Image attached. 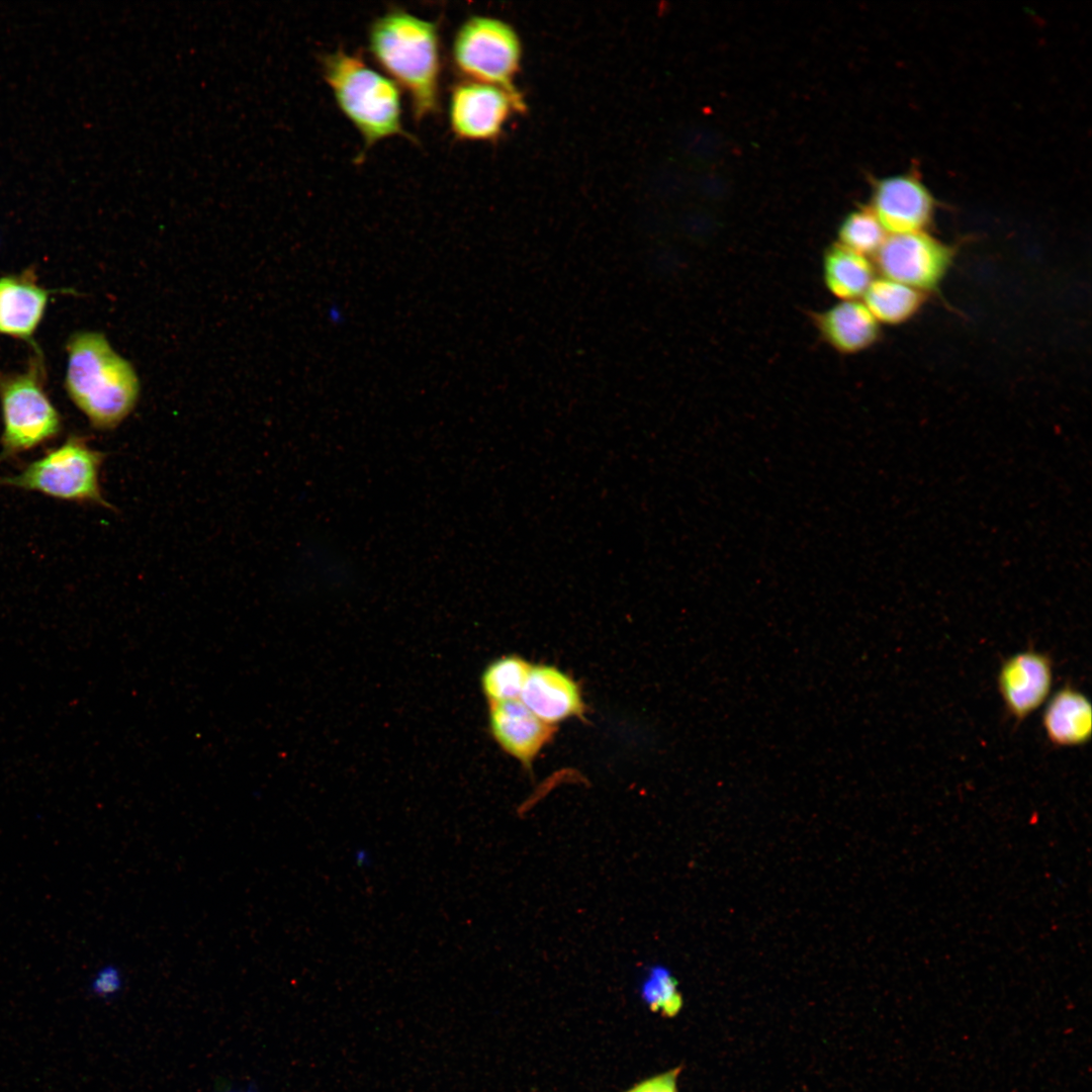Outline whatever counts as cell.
Returning <instances> with one entry per match:
<instances>
[{
	"mask_svg": "<svg viewBox=\"0 0 1092 1092\" xmlns=\"http://www.w3.org/2000/svg\"><path fill=\"white\" fill-rule=\"evenodd\" d=\"M368 46L375 62L407 93L416 119L438 112L441 56L436 23L393 10L373 22Z\"/></svg>",
	"mask_w": 1092,
	"mask_h": 1092,
	"instance_id": "cell-2",
	"label": "cell"
},
{
	"mask_svg": "<svg viewBox=\"0 0 1092 1092\" xmlns=\"http://www.w3.org/2000/svg\"><path fill=\"white\" fill-rule=\"evenodd\" d=\"M124 978L121 969L113 964L108 963L101 966L89 982V992L91 995L108 1000L119 994L123 988Z\"/></svg>",
	"mask_w": 1092,
	"mask_h": 1092,
	"instance_id": "cell-21",
	"label": "cell"
},
{
	"mask_svg": "<svg viewBox=\"0 0 1092 1092\" xmlns=\"http://www.w3.org/2000/svg\"><path fill=\"white\" fill-rule=\"evenodd\" d=\"M522 56L520 38L507 22L472 16L456 31L452 43L455 68L470 81L515 89L513 80Z\"/></svg>",
	"mask_w": 1092,
	"mask_h": 1092,
	"instance_id": "cell-5",
	"label": "cell"
},
{
	"mask_svg": "<svg viewBox=\"0 0 1092 1092\" xmlns=\"http://www.w3.org/2000/svg\"><path fill=\"white\" fill-rule=\"evenodd\" d=\"M520 700L538 718L555 723L569 718H583L585 705L578 685L559 668L532 665Z\"/></svg>",
	"mask_w": 1092,
	"mask_h": 1092,
	"instance_id": "cell-12",
	"label": "cell"
},
{
	"mask_svg": "<svg viewBox=\"0 0 1092 1092\" xmlns=\"http://www.w3.org/2000/svg\"><path fill=\"white\" fill-rule=\"evenodd\" d=\"M872 210L890 235L924 232L933 217L934 200L918 178L898 175L877 185Z\"/></svg>",
	"mask_w": 1092,
	"mask_h": 1092,
	"instance_id": "cell-10",
	"label": "cell"
},
{
	"mask_svg": "<svg viewBox=\"0 0 1092 1092\" xmlns=\"http://www.w3.org/2000/svg\"><path fill=\"white\" fill-rule=\"evenodd\" d=\"M1054 680L1049 655L1032 649L1007 657L997 674V686L1009 714L1021 721L1036 711L1049 698Z\"/></svg>",
	"mask_w": 1092,
	"mask_h": 1092,
	"instance_id": "cell-9",
	"label": "cell"
},
{
	"mask_svg": "<svg viewBox=\"0 0 1092 1092\" xmlns=\"http://www.w3.org/2000/svg\"><path fill=\"white\" fill-rule=\"evenodd\" d=\"M323 73L339 108L366 147L393 135L407 136L401 123L400 93L390 78L344 50L324 57Z\"/></svg>",
	"mask_w": 1092,
	"mask_h": 1092,
	"instance_id": "cell-3",
	"label": "cell"
},
{
	"mask_svg": "<svg viewBox=\"0 0 1092 1092\" xmlns=\"http://www.w3.org/2000/svg\"><path fill=\"white\" fill-rule=\"evenodd\" d=\"M523 107L516 89L475 81L455 84L449 98V122L453 133L467 141L497 138L511 114Z\"/></svg>",
	"mask_w": 1092,
	"mask_h": 1092,
	"instance_id": "cell-8",
	"label": "cell"
},
{
	"mask_svg": "<svg viewBox=\"0 0 1092 1092\" xmlns=\"http://www.w3.org/2000/svg\"><path fill=\"white\" fill-rule=\"evenodd\" d=\"M680 1070V1067H676L665 1073L645 1079L626 1092H677L676 1080Z\"/></svg>",
	"mask_w": 1092,
	"mask_h": 1092,
	"instance_id": "cell-22",
	"label": "cell"
},
{
	"mask_svg": "<svg viewBox=\"0 0 1092 1092\" xmlns=\"http://www.w3.org/2000/svg\"><path fill=\"white\" fill-rule=\"evenodd\" d=\"M488 723L500 748L527 767L556 732L555 725L538 718L520 699L489 703Z\"/></svg>",
	"mask_w": 1092,
	"mask_h": 1092,
	"instance_id": "cell-11",
	"label": "cell"
},
{
	"mask_svg": "<svg viewBox=\"0 0 1092 1092\" xmlns=\"http://www.w3.org/2000/svg\"><path fill=\"white\" fill-rule=\"evenodd\" d=\"M0 401L3 417L0 461L46 444L60 434V414L44 392L34 368L2 381Z\"/></svg>",
	"mask_w": 1092,
	"mask_h": 1092,
	"instance_id": "cell-6",
	"label": "cell"
},
{
	"mask_svg": "<svg viewBox=\"0 0 1092 1092\" xmlns=\"http://www.w3.org/2000/svg\"><path fill=\"white\" fill-rule=\"evenodd\" d=\"M875 257L883 277L926 294L942 282L954 251L924 231L887 236Z\"/></svg>",
	"mask_w": 1092,
	"mask_h": 1092,
	"instance_id": "cell-7",
	"label": "cell"
},
{
	"mask_svg": "<svg viewBox=\"0 0 1092 1092\" xmlns=\"http://www.w3.org/2000/svg\"><path fill=\"white\" fill-rule=\"evenodd\" d=\"M815 324L823 339L844 354L860 352L880 338L878 321L856 300H845L816 314Z\"/></svg>",
	"mask_w": 1092,
	"mask_h": 1092,
	"instance_id": "cell-14",
	"label": "cell"
},
{
	"mask_svg": "<svg viewBox=\"0 0 1092 1092\" xmlns=\"http://www.w3.org/2000/svg\"><path fill=\"white\" fill-rule=\"evenodd\" d=\"M67 348L65 384L70 398L93 428L114 430L132 413L140 397L133 366L96 332L74 335Z\"/></svg>",
	"mask_w": 1092,
	"mask_h": 1092,
	"instance_id": "cell-1",
	"label": "cell"
},
{
	"mask_svg": "<svg viewBox=\"0 0 1092 1092\" xmlns=\"http://www.w3.org/2000/svg\"><path fill=\"white\" fill-rule=\"evenodd\" d=\"M863 304L878 321L886 325L907 322L921 308L926 294L902 283L882 277L874 279L863 294Z\"/></svg>",
	"mask_w": 1092,
	"mask_h": 1092,
	"instance_id": "cell-17",
	"label": "cell"
},
{
	"mask_svg": "<svg viewBox=\"0 0 1092 1092\" xmlns=\"http://www.w3.org/2000/svg\"><path fill=\"white\" fill-rule=\"evenodd\" d=\"M1042 727L1050 742L1060 747H1075L1091 738L1092 709L1089 699L1078 689L1066 685L1049 700Z\"/></svg>",
	"mask_w": 1092,
	"mask_h": 1092,
	"instance_id": "cell-15",
	"label": "cell"
},
{
	"mask_svg": "<svg viewBox=\"0 0 1092 1092\" xmlns=\"http://www.w3.org/2000/svg\"><path fill=\"white\" fill-rule=\"evenodd\" d=\"M886 231L872 209L850 213L839 231L840 245L863 256L875 255L885 239Z\"/></svg>",
	"mask_w": 1092,
	"mask_h": 1092,
	"instance_id": "cell-19",
	"label": "cell"
},
{
	"mask_svg": "<svg viewBox=\"0 0 1092 1092\" xmlns=\"http://www.w3.org/2000/svg\"><path fill=\"white\" fill-rule=\"evenodd\" d=\"M229 1092H237V1091H229ZM245 1092H257V1090L253 1086H250Z\"/></svg>",
	"mask_w": 1092,
	"mask_h": 1092,
	"instance_id": "cell-23",
	"label": "cell"
},
{
	"mask_svg": "<svg viewBox=\"0 0 1092 1092\" xmlns=\"http://www.w3.org/2000/svg\"><path fill=\"white\" fill-rule=\"evenodd\" d=\"M105 458L106 454L91 447L86 437L72 434L18 473L3 477L0 483L62 500L113 509L100 483Z\"/></svg>",
	"mask_w": 1092,
	"mask_h": 1092,
	"instance_id": "cell-4",
	"label": "cell"
},
{
	"mask_svg": "<svg viewBox=\"0 0 1092 1092\" xmlns=\"http://www.w3.org/2000/svg\"><path fill=\"white\" fill-rule=\"evenodd\" d=\"M531 666L518 655H504L491 661L480 678L488 702L519 699Z\"/></svg>",
	"mask_w": 1092,
	"mask_h": 1092,
	"instance_id": "cell-18",
	"label": "cell"
},
{
	"mask_svg": "<svg viewBox=\"0 0 1092 1092\" xmlns=\"http://www.w3.org/2000/svg\"><path fill=\"white\" fill-rule=\"evenodd\" d=\"M49 295L30 276L0 277V334L30 340Z\"/></svg>",
	"mask_w": 1092,
	"mask_h": 1092,
	"instance_id": "cell-13",
	"label": "cell"
},
{
	"mask_svg": "<svg viewBox=\"0 0 1092 1092\" xmlns=\"http://www.w3.org/2000/svg\"><path fill=\"white\" fill-rule=\"evenodd\" d=\"M823 269L828 290L844 301L863 296L875 279L874 266L869 259L840 244L825 252Z\"/></svg>",
	"mask_w": 1092,
	"mask_h": 1092,
	"instance_id": "cell-16",
	"label": "cell"
},
{
	"mask_svg": "<svg viewBox=\"0 0 1092 1092\" xmlns=\"http://www.w3.org/2000/svg\"><path fill=\"white\" fill-rule=\"evenodd\" d=\"M643 997L650 1008L665 1016L675 1015L681 1007V998L675 984L664 972H655L644 984Z\"/></svg>",
	"mask_w": 1092,
	"mask_h": 1092,
	"instance_id": "cell-20",
	"label": "cell"
}]
</instances>
